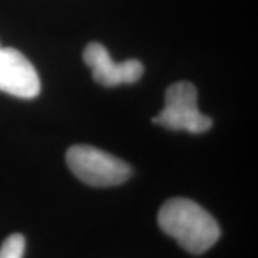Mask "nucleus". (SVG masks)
<instances>
[{
	"label": "nucleus",
	"instance_id": "2",
	"mask_svg": "<svg viewBox=\"0 0 258 258\" xmlns=\"http://www.w3.org/2000/svg\"><path fill=\"white\" fill-rule=\"evenodd\" d=\"M66 162L75 175L91 186L119 185L132 174L131 166L125 161L91 145L69 148Z\"/></svg>",
	"mask_w": 258,
	"mask_h": 258
},
{
	"label": "nucleus",
	"instance_id": "4",
	"mask_svg": "<svg viewBox=\"0 0 258 258\" xmlns=\"http://www.w3.org/2000/svg\"><path fill=\"white\" fill-rule=\"evenodd\" d=\"M0 91L23 99L36 98L40 92L36 69L13 47H0Z\"/></svg>",
	"mask_w": 258,
	"mask_h": 258
},
{
	"label": "nucleus",
	"instance_id": "6",
	"mask_svg": "<svg viewBox=\"0 0 258 258\" xmlns=\"http://www.w3.org/2000/svg\"><path fill=\"white\" fill-rule=\"evenodd\" d=\"M26 241L22 234H12L0 245V258H23Z\"/></svg>",
	"mask_w": 258,
	"mask_h": 258
},
{
	"label": "nucleus",
	"instance_id": "5",
	"mask_svg": "<svg viewBox=\"0 0 258 258\" xmlns=\"http://www.w3.org/2000/svg\"><path fill=\"white\" fill-rule=\"evenodd\" d=\"M83 60L91 68L93 79L108 88L137 82L144 74V64L138 59H129L115 63L109 56L108 49L96 42H92L85 47Z\"/></svg>",
	"mask_w": 258,
	"mask_h": 258
},
{
	"label": "nucleus",
	"instance_id": "3",
	"mask_svg": "<svg viewBox=\"0 0 258 258\" xmlns=\"http://www.w3.org/2000/svg\"><path fill=\"white\" fill-rule=\"evenodd\" d=\"M152 122L172 131L203 134L212 126V119L204 115L197 105V89L191 82L172 83L165 92V106Z\"/></svg>",
	"mask_w": 258,
	"mask_h": 258
},
{
	"label": "nucleus",
	"instance_id": "1",
	"mask_svg": "<svg viewBox=\"0 0 258 258\" xmlns=\"http://www.w3.org/2000/svg\"><path fill=\"white\" fill-rule=\"evenodd\" d=\"M159 228L191 254H203L220 238L215 218L200 204L186 198L168 200L158 212Z\"/></svg>",
	"mask_w": 258,
	"mask_h": 258
}]
</instances>
